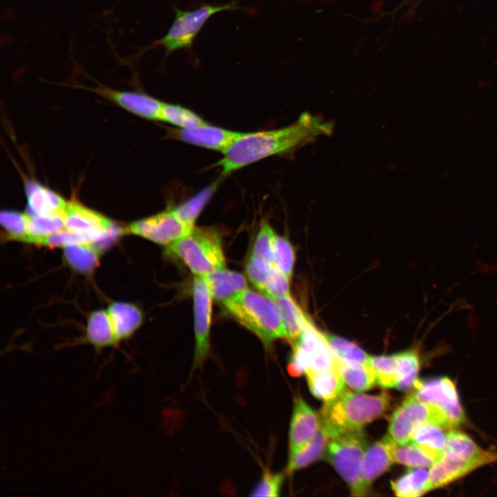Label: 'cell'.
Wrapping results in <instances>:
<instances>
[{"mask_svg": "<svg viewBox=\"0 0 497 497\" xmlns=\"http://www.w3.org/2000/svg\"><path fill=\"white\" fill-rule=\"evenodd\" d=\"M333 123L308 112L302 113L291 124L273 130L242 133L222 153L217 163L222 175L262 159L284 155L313 142L321 136H330Z\"/></svg>", "mask_w": 497, "mask_h": 497, "instance_id": "6da1fadb", "label": "cell"}, {"mask_svg": "<svg viewBox=\"0 0 497 497\" xmlns=\"http://www.w3.org/2000/svg\"><path fill=\"white\" fill-rule=\"evenodd\" d=\"M385 391L378 395L355 393L346 389L335 398L326 401L320 411V427L331 439L340 434L361 431L381 417L390 405Z\"/></svg>", "mask_w": 497, "mask_h": 497, "instance_id": "7a4b0ae2", "label": "cell"}, {"mask_svg": "<svg viewBox=\"0 0 497 497\" xmlns=\"http://www.w3.org/2000/svg\"><path fill=\"white\" fill-rule=\"evenodd\" d=\"M227 313L254 333L266 347L286 331L275 300L261 292L246 289L222 303Z\"/></svg>", "mask_w": 497, "mask_h": 497, "instance_id": "3957f363", "label": "cell"}, {"mask_svg": "<svg viewBox=\"0 0 497 497\" xmlns=\"http://www.w3.org/2000/svg\"><path fill=\"white\" fill-rule=\"evenodd\" d=\"M166 253L180 260L195 276L204 277L226 265L221 237L210 227H195L167 246Z\"/></svg>", "mask_w": 497, "mask_h": 497, "instance_id": "277c9868", "label": "cell"}, {"mask_svg": "<svg viewBox=\"0 0 497 497\" xmlns=\"http://www.w3.org/2000/svg\"><path fill=\"white\" fill-rule=\"evenodd\" d=\"M367 446V440L361 431H351L332 438L325 452L328 461L355 496H366L369 491L359 474L360 462Z\"/></svg>", "mask_w": 497, "mask_h": 497, "instance_id": "5b68a950", "label": "cell"}, {"mask_svg": "<svg viewBox=\"0 0 497 497\" xmlns=\"http://www.w3.org/2000/svg\"><path fill=\"white\" fill-rule=\"evenodd\" d=\"M237 2L238 0H232L224 4H205L193 10L174 7L175 19L171 26L155 45L164 48L166 56L178 50L191 49L206 21L218 12L242 9Z\"/></svg>", "mask_w": 497, "mask_h": 497, "instance_id": "8992f818", "label": "cell"}, {"mask_svg": "<svg viewBox=\"0 0 497 497\" xmlns=\"http://www.w3.org/2000/svg\"><path fill=\"white\" fill-rule=\"evenodd\" d=\"M431 422L445 430L455 428L447 413L437 405L420 400L413 393L393 411L389 421V435L398 444L410 442V434L418 423Z\"/></svg>", "mask_w": 497, "mask_h": 497, "instance_id": "52a82bcc", "label": "cell"}, {"mask_svg": "<svg viewBox=\"0 0 497 497\" xmlns=\"http://www.w3.org/2000/svg\"><path fill=\"white\" fill-rule=\"evenodd\" d=\"M288 366L290 373L300 376L308 371L334 367V355L322 332L316 329L309 316L298 340Z\"/></svg>", "mask_w": 497, "mask_h": 497, "instance_id": "ba28073f", "label": "cell"}, {"mask_svg": "<svg viewBox=\"0 0 497 497\" xmlns=\"http://www.w3.org/2000/svg\"><path fill=\"white\" fill-rule=\"evenodd\" d=\"M63 217L66 229L91 235L99 250L100 246H105L108 242L124 234V228H118L108 217L78 202H68Z\"/></svg>", "mask_w": 497, "mask_h": 497, "instance_id": "9c48e42d", "label": "cell"}, {"mask_svg": "<svg viewBox=\"0 0 497 497\" xmlns=\"http://www.w3.org/2000/svg\"><path fill=\"white\" fill-rule=\"evenodd\" d=\"M195 330V353L191 372L200 367L210 352V330L213 295L204 277L196 276L193 282Z\"/></svg>", "mask_w": 497, "mask_h": 497, "instance_id": "30bf717a", "label": "cell"}, {"mask_svg": "<svg viewBox=\"0 0 497 497\" xmlns=\"http://www.w3.org/2000/svg\"><path fill=\"white\" fill-rule=\"evenodd\" d=\"M193 228L183 223L170 208L130 223L124 228V232L167 246L188 234Z\"/></svg>", "mask_w": 497, "mask_h": 497, "instance_id": "8fae6325", "label": "cell"}, {"mask_svg": "<svg viewBox=\"0 0 497 497\" xmlns=\"http://www.w3.org/2000/svg\"><path fill=\"white\" fill-rule=\"evenodd\" d=\"M416 396L421 401L437 405L449 416L456 427L465 420L456 385L447 377L419 381L414 385Z\"/></svg>", "mask_w": 497, "mask_h": 497, "instance_id": "7c38bea8", "label": "cell"}, {"mask_svg": "<svg viewBox=\"0 0 497 497\" xmlns=\"http://www.w3.org/2000/svg\"><path fill=\"white\" fill-rule=\"evenodd\" d=\"M320 428V416L300 396L294 400L289 433V455L301 450Z\"/></svg>", "mask_w": 497, "mask_h": 497, "instance_id": "4fadbf2b", "label": "cell"}, {"mask_svg": "<svg viewBox=\"0 0 497 497\" xmlns=\"http://www.w3.org/2000/svg\"><path fill=\"white\" fill-rule=\"evenodd\" d=\"M241 133L206 123L193 128L171 130V137L188 144L224 153Z\"/></svg>", "mask_w": 497, "mask_h": 497, "instance_id": "5bb4252c", "label": "cell"}, {"mask_svg": "<svg viewBox=\"0 0 497 497\" xmlns=\"http://www.w3.org/2000/svg\"><path fill=\"white\" fill-rule=\"evenodd\" d=\"M94 90L137 116L150 120H160L164 102L157 99L144 93L119 91L106 86H99Z\"/></svg>", "mask_w": 497, "mask_h": 497, "instance_id": "9a60e30c", "label": "cell"}, {"mask_svg": "<svg viewBox=\"0 0 497 497\" xmlns=\"http://www.w3.org/2000/svg\"><path fill=\"white\" fill-rule=\"evenodd\" d=\"M394 440L389 435L367 446L359 465V474L368 487L394 463L391 450Z\"/></svg>", "mask_w": 497, "mask_h": 497, "instance_id": "2e32d148", "label": "cell"}, {"mask_svg": "<svg viewBox=\"0 0 497 497\" xmlns=\"http://www.w3.org/2000/svg\"><path fill=\"white\" fill-rule=\"evenodd\" d=\"M489 464L482 459H465L444 453L429 471L432 489L442 487L467 475L471 471Z\"/></svg>", "mask_w": 497, "mask_h": 497, "instance_id": "e0dca14e", "label": "cell"}, {"mask_svg": "<svg viewBox=\"0 0 497 497\" xmlns=\"http://www.w3.org/2000/svg\"><path fill=\"white\" fill-rule=\"evenodd\" d=\"M28 214L46 215L64 214L68 202L59 195L35 182L26 186Z\"/></svg>", "mask_w": 497, "mask_h": 497, "instance_id": "ac0fdd59", "label": "cell"}, {"mask_svg": "<svg viewBox=\"0 0 497 497\" xmlns=\"http://www.w3.org/2000/svg\"><path fill=\"white\" fill-rule=\"evenodd\" d=\"M213 298L222 303L247 289V282L238 272L221 269L204 277Z\"/></svg>", "mask_w": 497, "mask_h": 497, "instance_id": "d6986e66", "label": "cell"}, {"mask_svg": "<svg viewBox=\"0 0 497 497\" xmlns=\"http://www.w3.org/2000/svg\"><path fill=\"white\" fill-rule=\"evenodd\" d=\"M117 341L131 336L143 322V314L135 305L113 302L106 310Z\"/></svg>", "mask_w": 497, "mask_h": 497, "instance_id": "ffe728a7", "label": "cell"}, {"mask_svg": "<svg viewBox=\"0 0 497 497\" xmlns=\"http://www.w3.org/2000/svg\"><path fill=\"white\" fill-rule=\"evenodd\" d=\"M305 375L311 393L324 402L335 398L345 389V384L335 365L327 369L308 371Z\"/></svg>", "mask_w": 497, "mask_h": 497, "instance_id": "44dd1931", "label": "cell"}, {"mask_svg": "<svg viewBox=\"0 0 497 497\" xmlns=\"http://www.w3.org/2000/svg\"><path fill=\"white\" fill-rule=\"evenodd\" d=\"M334 365L344 384L353 390L367 391L377 384L375 372L370 364L347 362L334 355Z\"/></svg>", "mask_w": 497, "mask_h": 497, "instance_id": "7402d4cb", "label": "cell"}, {"mask_svg": "<svg viewBox=\"0 0 497 497\" xmlns=\"http://www.w3.org/2000/svg\"><path fill=\"white\" fill-rule=\"evenodd\" d=\"M398 496L417 497L433 490L429 471L425 467H411L396 480L391 482Z\"/></svg>", "mask_w": 497, "mask_h": 497, "instance_id": "603a6c76", "label": "cell"}, {"mask_svg": "<svg viewBox=\"0 0 497 497\" xmlns=\"http://www.w3.org/2000/svg\"><path fill=\"white\" fill-rule=\"evenodd\" d=\"M444 453L465 459H482L489 463L497 461V452L488 451L478 446L467 435L456 431L446 434Z\"/></svg>", "mask_w": 497, "mask_h": 497, "instance_id": "cb8c5ba5", "label": "cell"}, {"mask_svg": "<svg viewBox=\"0 0 497 497\" xmlns=\"http://www.w3.org/2000/svg\"><path fill=\"white\" fill-rule=\"evenodd\" d=\"M86 338L96 349L116 344L118 341L106 311L97 310L90 314Z\"/></svg>", "mask_w": 497, "mask_h": 497, "instance_id": "d4e9b609", "label": "cell"}, {"mask_svg": "<svg viewBox=\"0 0 497 497\" xmlns=\"http://www.w3.org/2000/svg\"><path fill=\"white\" fill-rule=\"evenodd\" d=\"M286 331V340L293 344L300 336L308 315L290 295L275 300Z\"/></svg>", "mask_w": 497, "mask_h": 497, "instance_id": "484cf974", "label": "cell"}, {"mask_svg": "<svg viewBox=\"0 0 497 497\" xmlns=\"http://www.w3.org/2000/svg\"><path fill=\"white\" fill-rule=\"evenodd\" d=\"M330 440V436L320 427L306 446L289 455L286 471L291 474L318 460L326 452Z\"/></svg>", "mask_w": 497, "mask_h": 497, "instance_id": "4316f807", "label": "cell"}, {"mask_svg": "<svg viewBox=\"0 0 497 497\" xmlns=\"http://www.w3.org/2000/svg\"><path fill=\"white\" fill-rule=\"evenodd\" d=\"M443 429L431 422L417 424L410 434V442H413L432 454L438 461L444 454L446 435Z\"/></svg>", "mask_w": 497, "mask_h": 497, "instance_id": "83f0119b", "label": "cell"}, {"mask_svg": "<svg viewBox=\"0 0 497 497\" xmlns=\"http://www.w3.org/2000/svg\"><path fill=\"white\" fill-rule=\"evenodd\" d=\"M391 454L394 463L410 467H431L438 461L432 454L413 442L399 445L394 441Z\"/></svg>", "mask_w": 497, "mask_h": 497, "instance_id": "f1b7e54d", "label": "cell"}, {"mask_svg": "<svg viewBox=\"0 0 497 497\" xmlns=\"http://www.w3.org/2000/svg\"><path fill=\"white\" fill-rule=\"evenodd\" d=\"M217 186L218 182H215L204 187L183 203L172 208L174 213L186 226L193 228L197 218L209 202Z\"/></svg>", "mask_w": 497, "mask_h": 497, "instance_id": "f546056e", "label": "cell"}, {"mask_svg": "<svg viewBox=\"0 0 497 497\" xmlns=\"http://www.w3.org/2000/svg\"><path fill=\"white\" fill-rule=\"evenodd\" d=\"M64 248L66 262L78 272L89 273L98 264L100 251L94 244H75Z\"/></svg>", "mask_w": 497, "mask_h": 497, "instance_id": "4dcf8cb0", "label": "cell"}, {"mask_svg": "<svg viewBox=\"0 0 497 497\" xmlns=\"http://www.w3.org/2000/svg\"><path fill=\"white\" fill-rule=\"evenodd\" d=\"M396 360L398 383L396 389L405 391L414 387L420 370L418 353L414 349L395 354Z\"/></svg>", "mask_w": 497, "mask_h": 497, "instance_id": "1f68e13d", "label": "cell"}, {"mask_svg": "<svg viewBox=\"0 0 497 497\" xmlns=\"http://www.w3.org/2000/svg\"><path fill=\"white\" fill-rule=\"evenodd\" d=\"M64 228L61 214L35 215L26 213L27 236L23 242L31 244L35 239L43 237Z\"/></svg>", "mask_w": 497, "mask_h": 497, "instance_id": "d6a6232c", "label": "cell"}, {"mask_svg": "<svg viewBox=\"0 0 497 497\" xmlns=\"http://www.w3.org/2000/svg\"><path fill=\"white\" fill-rule=\"evenodd\" d=\"M333 355L342 360L369 364L370 355L356 344L339 336L322 332Z\"/></svg>", "mask_w": 497, "mask_h": 497, "instance_id": "836d02e7", "label": "cell"}, {"mask_svg": "<svg viewBox=\"0 0 497 497\" xmlns=\"http://www.w3.org/2000/svg\"><path fill=\"white\" fill-rule=\"evenodd\" d=\"M160 121L169 123L179 128H190L206 124L193 111L177 104H163Z\"/></svg>", "mask_w": 497, "mask_h": 497, "instance_id": "e575fe53", "label": "cell"}, {"mask_svg": "<svg viewBox=\"0 0 497 497\" xmlns=\"http://www.w3.org/2000/svg\"><path fill=\"white\" fill-rule=\"evenodd\" d=\"M369 364L375 372L378 384L383 388L396 387L398 377L395 354L370 356Z\"/></svg>", "mask_w": 497, "mask_h": 497, "instance_id": "d590c367", "label": "cell"}, {"mask_svg": "<svg viewBox=\"0 0 497 497\" xmlns=\"http://www.w3.org/2000/svg\"><path fill=\"white\" fill-rule=\"evenodd\" d=\"M95 244L96 240L91 235L61 229L47 236L35 239L31 244L49 247H65L75 244Z\"/></svg>", "mask_w": 497, "mask_h": 497, "instance_id": "8d00e7d4", "label": "cell"}, {"mask_svg": "<svg viewBox=\"0 0 497 497\" xmlns=\"http://www.w3.org/2000/svg\"><path fill=\"white\" fill-rule=\"evenodd\" d=\"M276 233L267 222H264L254 241L251 256L274 264V245Z\"/></svg>", "mask_w": 497, "mask_h": 497, "instance_id": "74e56055", "label": "cell"}, {"mask_svg": "<svg viewBox=\"0 0 497 497\" xmlns=\"http://www.w3.org/2000/svg\"><path fill=\"white\" fill-rule=\"evenodd\" d=\"M295 255L292 244L285 237L276 235L274 245V265L291 280Z\"/></svg>", "mask_w": 497, "mask_h": 497, "instance_id": "f35d334b", "label": "cell"}, {"mask_svg": "<svg viewBox=\"0 0 497 497\" xmlns=\"http://www.w3.org/2000/svg\"><path fill=\"white\" fill-rule=\"evenodd\" d=\"M0 222L5 230L6 239L23 242L27 236L26 214L14 211H3L0 215Z\"/></svg>", "mask_w": 497, "mask_h": 497, "instance_id": "ab89813d", "label": "cell"}, {"mask_svg": "<svg viewBox=\"0 0 497 497\" xmlns=\"http://www.w3.org/2000/svg\"><path fill=\"white\" fill-rule=\"evenodd\" d=\"M275 265L262 259L250 256L246 264V273L249 281L262 292Z\"/></svg>", "mask_w": 497, "mask_h": 497, "instance_id": "60d3db41", "label": "cell"}, {"mask_svg": "<svg viewBox=\"0 0 497 497\" xmlns=\"http://www.w3.org/2000/svg\"><path fill=\"white\" fill-rule=\"evenodd\" d=\"M284 474L264 471L262 476L251 490V496H277L280 495Z\"/></svg>", "mask_w": 497, "mask_h": 497, "instance_id": "b9f144b4", "label": "cell"}, {"mask_svg": "<svg viewBox=\"0 0 497 497\" xmlns=\"http://www.w3.org/2000/svg\"><path fill=\"white\" fill-rule=\"evenodd\" d=\"M289 281L290 279L275 266L262 293L274 300L290 295Z\"/></svg>", "mask_w": 497, "mask_h": 497, "instance_id": "7bdbcfd3", "label": "cell"}]
</instances>
